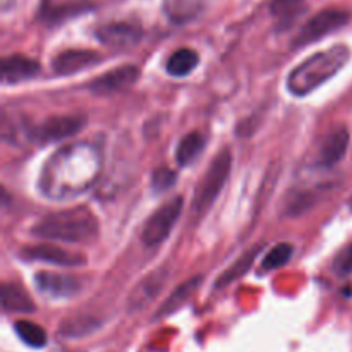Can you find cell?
Listing matches in <instances>:
<instances>
[{
    "instance_id": "9a60e30c",
    "label": "cell",
    "mask_w": 352,
    "mask_h": 352,
    "mask_svg": "<svg viewBox=\"0 0 352 352\" xmlns=\"http://www.w3.org/2000/svg\"><path fill=\"white\" fill-rule=\"evenodd\" d=\"M167 280V272L157 270L153 274L146 275L140 284L134 287L129 296V311H140L143 309L158 292L162 291V285Z\"/></svg>"
},
{
    "instance_id": "44dd1931",
    "label": "cell",
    "mask_w": 352,
    "mask_h": 352,
    "mask_svg": "<svg viewBox=\"0 0 352 352\" xmlns=\"http://www.w3.org/2000/svg\"><path fill=\"white\" fill-rule=\"evenodd\" d=\"M14 330H16L19 339L26 346L34 347V349H40V347L47 346V332L40 325H36V323L28 322V320H19V322L14 323Z\"/></svg>"
},
{
    "instance_id": "83f0119b",
    "label": "cell",
    "mask_w": 352,
    "mask_h": 352,
    "mask_svg": "<svg viewBox=\"0 0 352 352\" xmlns=\"http://www.w3.org/2000/svg\"><path fill=\"white\" fill-rule=\"evenodd\" d=\"M336 272L339 275H352V246L346 248L336 260Z\"/></svg>"
},
{
    "instance_id": "8fae6325",
    "label": "cell",
    "mask_w": 352,
    "mask_h": 352,
    "mask_svg": "<svg viewBox=\"0 0 352 352\" xmlns=\"http://www.w3.org/2000/svg\"><path fill=\"white\" fill-rule=\"evenodd\" d=\"M349 146V129L346 126H337L327 134L318 151V164L330 168L339 164Z\"/></svg>"
},
{
    "instance_id": "8992f818",
    "label": "cell",
    "mask_w": 352,
    "mask_h": 352,
    "mask_svg": "<svg viewBox=\"0 0 352 352\" xmlns=\"http://www.w3.org/2000/svg\"><path fill=\"white\" fill-rule=\"evenodd\" d=\"M138 78H140V69L136 65H120V67L93 79L88 88L95 95H113V93L131 88L138 81Z\"/></svg>"
},
{
    "instance_id": "e0dca14e",
    "label": "cell",
    "mask_w": 352,
    "mask_h": 352,
    "mask_svg": "<svg viewBox=\"0 0 352 352\" xmlns=\"http://www.w3.org/2000/svg\"><path fill=\"white\" fill-rule=\"evenodd\" d=\"M2 306L9 313H33L34 302L23 287L16 284H3Z\"/></svg>"
},
{
    "instance_id": "4fadbf2b",
    "label": "cell",
    "mask_w": 352,
    "mask_h": 352,
    "mask_svg": "<svg viewBox=\"0 0 352 352\" xmlns=\"http://www.w3.org/2000/svg\"><path fill=\"white\" fill-rule=\"evenodd\" d=\"M40 72V64L24 55H10L2 60V82L3 85H16L28 81Z\"/></svg>"
},
{
    "instance_id": "3957f363",
    "label": "cell",
    "mask_w": 352,
    "mask_h": 352,
    "mask_svg": "<svg viewBox=\"0 0 352 352\" xmlns=\"http://www.w3.org/2000/svg\"><path fill=\"white\" fill-rule=\"evenodd\" d=\"M230 168H232V155L229 150L220 151L212 160L208 170L205 172L196 189L195 199H192V213L196 217L203 215L215 203L229 179Z\"/></svg>"
},
{
    "instance_id": "603a6c76",
    "label": "cell",
    "mask_w": 352,
    "mask_h": 352,
    "mask_svg": "<svg viewBox=\"0 0 352 352\" xmlns=\"http://www.w3.org/2000/svg\"><path fill=\"white\" fill-rule=\"evenodd\" d=\"M86 3L82 2H76V3H64V6H57L52 7L50 10L45 12V19L48 23H60V21L67 19V17H74L78 14L86 12Z\"/></svg>"
},
{
    "instance_id": "d4e9b609",
    "label": "cell",
    "mask_w": 352,
    "mask_h": 352,
    "mask_svg": "<svg viewBox=\"0 0 352 352\" xmlns=\"http://www.w3.org/2000/svg\"><path fill=\"white\" fill-rule=\"evenodd\" d=\"M96 323L89 318H79V320H67L62 323V336L64 337H79L86 332H91L95 329Z\"/></svg>"
},
{
    "instance_id": "30bf717a",
    "label": "cell",
    "mask_w": 352,
    "mask_h": 352,
    "mask_svg": "<svg viewBox=\"0 0 352 352\" xmlns=\"http://www.w3.org/2000/svg\"><path fill=\"white\" fill-rule=\"evenodd\" d=\"M34 284L41 294L52 299L74 298L81 291V282L74 275L54 274V272H40L34 277Z\"/></svg>"
},
{
    "instance_id": "d6986e66",
    "label": "cell",
    "mask_w": 352,
    "mask_h": 352,
    "mask_svg": "<svg viewBox=\"0 0 352 352\" xmlns=\"http://www.w3.org/2000/svg\"><path fill=\"white\" fill-rule=\"evenodd\" d=\"M203 148H205V136L199 133H189L186 134L177 144V151H175V162L179 167H188L191 165L196 158L201 155Z\"/></svg>"
},
{
    "instance_id": "5b68a950",
    "label": "cell",
    "mask_w": 352,
    "mask_h": 352,
    "mask_svg": "<svg viewBox=\"0 0 352 352\" xmlns=\"http://www.w3.org/2000/svg\"><path fill=\"white\" fill-rule=\"evenodd\" d=\"M347 21H349V14L346 10L340 9H325L322 12H318L316 16H313L305 26L301 28V31L296 36L294 45L296 47H305V45L313 43L316 40H322L325 34L333 33V31L340 30L342 26H346Z\"/></svg>"
},
{
    "instance_id": "7a4b0ae2",
    "label": "cell",
    "mask_w": 352,
    "mask_h": 352,
    "mask_svg": "<svg viewBox=\"0 0 352 352\" xmlns=\"http://www.w3.org/2000/svg\"><path fill=\"white\" fill-rule=\"evenodd\" d=\"M31 232L40 239L62 243H91L98 236V220L86 206L52 213L36 223Z\"/></svg>"
},
{
    "instance_id": "9c48e42d",
    "label": "cell",
    "mask_w": 352,
    "mask_h": 352,
    "mask_svg": "<svg viewBox=\"0 0 352 352\" xmlns=\"http://www.w3.org/2000/svg\"><path fill=\"white\" fill-rule=\"evenodd\" d=\"M141 28L134 23H126V21H120V23H109L100 26L95 31V36L98 38L100 43H103L105 47L113 48V50H122V48H129L133 45H136L140 41Z\"/></svg>"
},
{
    "instance_id": "7402d4cb",
    "label": "cell",
    "mask_w": 352,
    "mask_h": 352,
    "mask_svg": "<svg viewBox=\"0 0 352 352\" xmlns=\"http://www.w3.org/2000/svg\"><path fill=\"white\" fill-rule=\"evenodd\" d=\"M292 253H294V248H292L289 243L278 244V246H275L274 250L263 258L261 268H263V272H270V270H275V268L284 267V265L291 260Z\"/></svg>"
},
{
    "instance_id": "ac0fdd59",
    "label": "cell",
    "mask_w": 352,
    "mask_h": 352,
    "mask_svg": "<svg viewBox=\"0 0 352 352\" xmlns=\"http://www.w3.org/2000/svg\"><path fill=\"white\" fill-rule=\"evenodd\" d=\"M199 64V55L191 48H179L174 54L168 57L167 60V72L174 78H184V76L191 74Z\"/></svg>"
},
{
    "instance_id": "7c38bea8",
    "label": "cell",
    "mask_w": 352,
    "mask_h": 352,
    "mask_svg": "<svg viewBox=\"0 0 352 352\" xmlns=\"http://www.w3.org/2000/svg\"><path fill=\"white\" fill-rule=\"evenodd\" d=\"M103 57L93 50H65L58 54L52 62V67L58 76L76 74L102 62Z\"/></svg>"
},
{
    "instance_id": "6da1fadb",
    "label": "cell",
    "mask_w": 352,
    "mask_h": 352,
    "mask_svg": "<svg viewBox=\"0 0 352 352\" xmlns=\"http://www.w3.org/2000/svg\"><path fill=\"white\" fill-rule=\"evenodd\" d=\"M351 50L346 45H336L302 60L287 76V89L294 96H306L329 79H332L349 62Z\"/></svg>"
},
{
    "instance_id": "cb8c5ba5",
    "label": "cell",
    "mask_w": 352,
    "mask_h": 352,
    "mask_svg": "<svg viewBox=\"0 0 352 352\" xmlns=\"http://www.w3.org/2000/svg\"><path fill=\"white\" fill-rule=\"evenodd\" d=\"M175 181H177V175L168 167H158L151 174V188L155 189V192L167 191V189H170L175 184Z\"/></svg>"
},
{
    "instance_id": "4316f807",
    "label": "cell",
    "mask_w": 352,
    "mask_h": 352,
    "mask_svg": "<svg viewBox=\"0 0 352 352\" xmlns=\"http://www.w3.org/2000/svg\"><path fill=\"white\" fill-rule=\"evenodd\" d=\"M305 0H274L270 6L272 14L275 16H287L291 14L296 7H299Z\"/></svg>"
},
{
    "instance_id": "ffe728a7",
    "label": "cell",
    "mask_w": 352,
    "mask_h": 352,
    "mask_svg": "<svg viewBox=\"0 0 352 352\" xmlns=\"http://www.w3.org/2000/svg\"><path fill=\"white\" fill-rule=\"evenodd\" d=\"M260 251H261V246H254L253 250L244 253L243 256L232 265V267H229L226 272H223L222 277L217 280V287H226V285H229L232 280H237V278L243 277V275L253 267L254 260L258 258V253H260Z\"/></svg>"
},
{
    "instance_id": "277c9868",
    "label": "cell",
    "mask_w": 352,
    "mask_h": 352,
    "mask_svg": "<svg viewBox=\"0 0 352 352\" xmlns=\"http://www.w3.org/2000/svg\"><path fill=\"white\" fill-rule=\"evenodd\" d=\"M182 212V198H172L165 205H162L150 219L146 220L143 227V234L141 239L146 246H158L162 241L167 239L170 236L172 229H174L175 222L179 220Z\"/></svg>"
},
{
    "instance_id": "2e32d148",
    "label": "cell",
    "mask_w": 352,
    "mask_h": 352,
    "mask_svg": "<svg viewBox=\"0 0 352 352\" xmlns=\"http://www.w3.org/2000/svg\"><path fill=\"white\" fill-rule=\"evenodd\" d=\"M199 284H201V277H199V275L198 277H192V278H189V280L182 282V284L179 285V287L175 289V291L172 292L167 299H165L164 305L158 308L157 315H155V320H160V318H164V316L172 315L175 309L181 308V306L184 305V302L188 301L192 294H195L196 289L199 287Z\"/></svg>"
},
{
    "instance_id": "ba28073f",
    "label": "cell",
    "mask_w": 352,
    "mask_h": 352,
    "mask_svg": "<svg viewBox=\"0 0 352 352\" xmlns=\"http://www.w3.org/2000/svg\"><path fill=\"white\" fill-rule=\"evenodd\" d=\"M85 126V117L81 116H55L45 120L33 133L34 140L40 143H54L74 136Z\"/></svg>"
},
{
    "instance_id": "5bb4252c",
    "label": "cell",
    "mask_w": 352,
    "mask_h": 352,
    "mask_svg": "<svg viewBox=\"0 0 352 352\" xmlns=\"http://www.w3.org/2000/svg\"><path fill=\"white\" fill-rule=\"evenodd\" d=\"M210 0H164V14L174 24H188L196 21L208 7Z\"/></svg>"
},
{
    "instance_id": "52a82bcc",
    "label": "cell",
    "mask_w": 352,
    "mask_h": 352,
    "mask_svg": "<svg viewBox=\"0 0 352 352\" xmlns=\"http://www.w3.org/2000/svg\"><path fill=\"white\" fill-rule=\"evenodd\" d=\"M21 256L28 261H45V263H52L65 268L82 267L86 263L82 254L72 253V251L64 250L60 246H52V244L28 246L21 251Z\"/></svg>"
},
{
    "instance_id": "484cf974",
    "label": "cell",
    "mask_w": 352,
    "mask_h": 352,
    "mask_svg": "<svg viewBox=\"0 0 352 352\" xmlns=\"http://www.w3.org/2000/svg\"><path fill=\"white\" fill-rule=\"evenodd\" d=\"M315 203H316L315 195H311V192H301L298 198L292 199V201L289 203L287 212L285 213H289V215H301V213L308 212Z\"/></svg>"
}]
</instances>
